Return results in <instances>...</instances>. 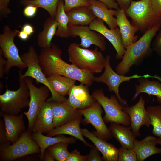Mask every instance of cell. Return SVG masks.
<instances>
[{
    "mask_svg": "<svg viewBox=\"0 0 161 161\" xmlns=\"http://www.w3.org/2000/svg\"><path fill=\"white\" fill-rule=\"evenodd\" d=\"M62 54L61 49L52 42L50 47L41 48L39 55V63L45 76L47 77L53 74L60 75L88 87L91 86L94 81L93 73L67 63L62 59Z\"/></svg>",
    "mask_w": 161,
    "mask_h": 161,
    "instance_id": "obj_1",
    "label": "cell"
},
{
    "mask_svg": "<svg viewBox=\"0 0 161 161\" xmlns=\"http://www.w3.org/2000/svg\"><path fill=\"white\" fill-rule=\"evenodd\" d=\"M161 27V24H158L150 28L138 40L126 47L121 61L115 68L117 73L125 75L132 66L138 65L152 54L151 43Z\"/></svg>",
    "mask_w": 161,
    "mask_h": 161,
    "instance_id": "obj_2",
    "label": "cell"
},
{
    "mask_svg": "<svg viewBox=\"0 0 161 161\" xmlns=\"http://www.w3.org/2000/svg\"><path fill=\"white\" fill-rule=\"evenodd\" d=\"M68 52L69 61L79 69L93 73L101 72L104 68L106 58L97 47L89 49L73 42L69 45Z\"/></svg>",
    "mask_w": 161,
    "mask_h": 161,
    "instance_id": "obj_3",
    "label": "cell"
},
{
    "mask_svg": "<svg viewBox=\"0 0 161 161\" xmlns=\"http://www.w3.org/2000/svg\"><path fill=\"white\" fill-rule=\"evenodd\" d=\"M20 86L16 90L7 89L0 95V115H18L21 110L29 107L30 93L24 78H22V69L19 70Z\"/></svg>",
    "mask_w": 161,
    "mask_h": 161,
    "instance_id": "obj_4",
    "label": "cell"
},
{
    "mask_svg": "<svg viewBox=\"0 0 161 161\" xmlns=\"http://www.w3.org/2000/svg\"><path fill=\"white\" fill-rule=\"evenodd\" d=\"M125 12L131 19L132 24L143 34L150 28L161 24V14L153 13L151 0H132Z\"/></svg>",
    "mask_w": 161,
    "mask_h": 161,
    "instance_id": "obj_5",
    "label": "cell"
},
{
    "mask_svg": "<svg viewBox=\"0 0 161 161\" xmlns=\"http://www.w3.org/2000/svg\"><path fill=\"white\" fill-rule=\"evenodd\" d=\"M92 95L104 110L105 115L103 118L105 123L114 122L128 126L130 125V117L123 111L124 106L120 103L115 95H111L109 98L100 89L95 90Z\"/></svg>",
    "mask_w": 161,
    "mask_h": 161,
    "instance_id": "obj_6",
    "label": "cell"
},
{
    "mask_svg": "<svg viewBox=\"0 0 161 161\" xmlns=\"http://www.w3.org/2000/svg\"><path fill=\"white\" fill-rule=\"evenodd\" d=\"M22 61L26 65L27 69L22 75V78L30 77L35 79L37 83H41L47 86L49 89L52 97L47 101L51 102H66L67 99L56 93L52 89L39 63V55L32 46L29 47L28 50L20 56Z\"/></svg>",
    "mask_w": 161,
    "mask_h": 161,
    "instance_id": "obj_7",
    "label": "cell"
},
{
    "mask_svg": "<svg viewBox=\"0 0 161 161\" xmlns=\"http://www.w3.org/2000/svg\"><path fill=\"white\" fill-rule=\"evenodd\" d=\"M105 58L106 62L104 72L99 77H94L93 81L103 83L106 85L108 87L109 91L113 92L115 93L120 103L123 106H125L127 104V100L122 98L119 94V86L123 82H129L131 79H138L140 78H155L161 82V77L157 75H151L147 74L141 75L136 74L132 76H127L120 75L114 71L111 67L110 63V56L107 55Z\"/></svg>",
    "mask_w": 161,
    "mask_h": 161,
    "instance_id": "obj_8",
    "label": "cell"
},
{
    "mask_svg": "<svg viewBox=\"0 0 161 161\" xmlns=\"http://www.w3.org/2000/svg\"><path fill=\"white\" fill-rule=\"evenodd\" d=\"M3 33L0 35V49L3 55L7 60L4 74H8L11 68L16 66L20 69L27 68L22 61L18 50L14 42V39L18 33V30H13L8 25L3 27Z\"/></svg>",
    "mask_w": 161,
    "mask_h": 161,
    "instance_id": "obj_9",
    "label": "cell"
},
{
    "mask_svg": "<svg viewBox=\"0 0 161 161\" xmlns=\"http://www.w3.org/2000/svg\"><path fill=\"white\" fill-rule=\"evenodd\" d=\"M32 131L28 129L25 130L15 142L0 150L1 160L11 161L24 156L40 153L39 145L32 138Z\"/></svg>",
    "mask_w": 161,
    "mask_h": 161,
    "instance_id": "obj_10",
    "label": "cell"
},
{
    "mask_svg": "<svg viewBox=\"0 0 161 161\" xmlns=\"http://www.w3.org/2000/svg\"><path fill=\"white\" fill-rule=\"evenodd\" d=\"M30 93V102L29 109L24 112L28 120V129L32 131L36 116L43 106L48 97L50 91L44 85L40 87L36 86L33 83V79L30 77L24 78Z\"/></svg>",
    "mask_w": 161,
    "mask_h": 161,
    "instance_id": "obj_11",
    "label": "cell"
},
{
    "mask_svg": "<svg viewBox=\"0 0 161 161\" xmlns=\"http://www.w3.org/2000/svg\"><path fill=\"white\" fill-rule=\"evenodd\" d=\"M78 110L83 116L84 122L91 124L95 129L96 131L93 132L97 137L106 141L112 138V136L110 130L102 117V106L97 101L88 108Z\"/></svg>",
    "mask_w": 161,
    "mask_h": 161,
    "instance_id": "obj_12",
    "label": "cell"
},
{
    "mask_svg": "<svg viewBox=\"0 0 161 161\" xmlns=\"http://www.w3.org/2000/svg\"><path fill=\"white\" fill-rule=\"evenodd\" d=\"M70 37H79L81 39L80 46L87 49L92 45L99 47L104 51L106 49L105 38L101 34L90 29L88 26L73 25L68 24Z\"/></svg>",
    "mask_w": 161,
    "mask_h": 161,
    "instance_id": "obj_13",
    "label": "cell"
},
{
    "mask_svg": "<svg viewBox=\"0 0 161 161\" xmlns=\"http://www.w3.org/2000/svg\"><path fill=\"white\" fill-rule=\"evenodd\" d=\"M145 102L141 95L135 104L130 106H124L123 109L130 117V126L136 137L140 135V129L142 126H145L148 127L151 125L150 119L145 107Z\"/></svg>",
    "mask_w": 161,
    "mask_h": 161,
    "instance_id": "obj_14",
    "label": "cell"
},
{
    "mask_svg": "<svg viewBox=\"0 0 161 161\" xmlns=\"http://www.w3.org/2000/svg\"><path fill=\"white\" fill-rule=\"evenodd\" d=\"M91 30L100 33L106 38L115 49L117 59H121L124 55L126 49L122 41L120 29L118 27L114 29H108L105 25L104 22L96 18L89 25Z\"/></svg>",
    "mask_w": 161,
    "mask_h": 161,
    "instance_id": "obj_15",
    "label": "cell"
},
{
    "mask_svg": "<svg viewBox=\"0 0 161 161\" xmlns=\"http://www.w3.org/2000/svg\"><path fill=\"white\" fill-rule=\"evenodd\" d=\"M88 87L82 83L73 85L69 91L66 103L77 109H86L92 106L96 100L90 94Z\"/></svg>",
    "mask_w": 161,
    "mask_h": 161,
    "instance_id": "obj_16",
    "label": "cell"
},
{
    "mask_svg": "<svg viewBox=\"0 0 161 161\" xmlns=\"http://www.w3.org/2000/svg\"><path fill=\"white\" fill-rule=\"evenodd\" d=\"M53 116L54 128L60 126L82 116L78 109L68 105L66 102H50Z\"/></svg>",
    "mask_w": 161,
    "mask_h": 161,
    "instance_id": "obj_17",
    "label": "cell"
},
{
    "mask_svg": "<svg viewBox=\"0 0 161 161\" xmlns=\"http://www.w3.org/2000/svg\"><path fill=\"white\" fill-rule=\"evenodd\" d=\"M83 136L90 140L102 154L105 161H118L119 149L111 143L97 137L92 132L86 128L81 129Z\"/></svg>",
    "mask_w": 161,
    "mask_h": 161,
    "instance_id": "obj_18",
    "label": "cell"
},
{
    "mask_svg": "<svg viewBox=\"0 0 161 161\" xmlns=\"http://www.w3.org/2000/svg\"><path fill=\"white\" fill-rule=\"evenodd\" d=\"M116 16V23L121 34L123 44L126 47L137 40L135 34L138 30L128 20L125 11L119 8Z\"/></svg>",
    "mask_w": 161,
    "mask_h": 161,
    "instance_id": "obj_19",
    "label": "cell"
},
{
    "mask_svg": "<svg viewBox=\"0 0 161 161\" xmlns=\"http://www.w3.org/2000/svg\"><path fill=\"white\" fill-rule=\"evenodd\" d=\"M0 115L4 119L7 138L11 143H13L25 131L24 114H2Z\"/></svg>",
    "mask_w": 161,
    "mask_h": 161,
    "instance_id": "obj_20",
    "label": "cell"
},
{
    "mask_svg": "<svg viewBox=\"0 0 161 161\" xmlns=\"http://www.w3.org/2000/svg\"><path fill=\"white\" fill-rule=\"evenodd\" d=\"M53 120L50 102L47 100L36 116L32 131L48 133L54 128Z\"/></svg>",
    "mask_w": 161,
    "mask_h": 161,
    "instance_id": "obj_21",
    "label": "cell"
},
{
    "mask_svg": "<svg viewBox=\"0 0 161 161\" xmlns=\"http://www.w3.org/2000/svg\"><path fill=\"white\" fill-rule=\"evenodd\" d=\"M109 129L112 137L120 143L121 147L128 149H134L136 136L130 126L112 122Z\"/></svg>",
    "mask_w": 161,
    "mask_h": 161,
    "instance_id": "obj_22",
    "label": "cell"
},
{
    "mask_svg": "<svg viewBox=\"0 0 161 161\" xmlns=\"http://www.w3.org/2000/svg\"><path fill=\"white\" fill-rule=\"evenodd\" d=\"M157 137L150 135L143 140H135L134 142V150L137 161H143L147 158L155 154L161 153V148L156 146Z\"/></svg>",
    "mask_w": 161,
    "mask_h": 161,
    "instance_id": "obj_23",
    "label": "cell"
},
{
    "mask_svg": "<svg viewBox=\"0 0 161 161\" xmlns=\"http://www.w3.org/2000/svg\"><path fill=\"white\" fill-rule=\"evenodd\" d=\"M89 7L97 18L103 20L109 28L114 29L118 27L116 16L117 10L109 9L105 4L98 0H88Z\"/></svg>",
    "mask_w": 161,
    "mask_h": 161,
    "instance_id": "obj_24",
    "label": "cell"
},
{
    "mask_svg": "<svg viewBox=\"0 0 161 161\" xmlns=\"http://www.w3.org/2000/svg\"><path fill=\"white\" fill-rule=\"evenodd\" d=\"M81 118L82 116L79 117L60 126L55 128L47 135L53 137L62 134L69 135L79 139L86 146L90 147L92 145L86 141L82 134L80 127Z\"/></svg>",
    "mask_w": 161,
    "mask_h": 161,
    "instance_id": "obj_25",
    "label": "cell"
},
{
    "mask_svg": "<svg viewBox=\"0 0 161 161\" xmlns=\"http://www.w3.org/2000/svg\"><path fill=\"white\" fill-rule=\"evenodd\" d=\"M66 13L70 25L88 26L97 18L89 6L75 7Z\"/></svg>",
    "mask_w": 161,
    "mask_h": 161,
    "instance_id": "obj_26",
    "label": "cell"
},
{
    "mask_svg": "<svg viewBox=\"0 0 161 161\" xmlns=\"http://www.w3.org/2000/svg\"><path fill=\"white\" fill-rule=\"evenodd\" d=\"M137 80L139 84L135 85V92L131 100H135L140 94L145 93L156 96L157 101L161 104V83L150 80L148 78H140Z\"/></svg>",
    "mask_w": 161,
    "mask_h": 161,
    "instance_id": "obj_27",
    "label": "cell"
},
{
    "mask_svg": "<svg viewBox=\"0 0 161 161\" xmlns=\"http://www.w3.org/2000/svg\"><path fill=\"white\" fill-rule=\"evenodd\" d=\"M60 135L53 137L44 135L40 133L33 132L32 134V139L37 143L40 148V160H44V152L49 146L61 142H66L69 144L74 143L77 139L73 137H67Z\"/></svg>",
    "mask_w": 161,
    "mask_h": 161,
    "instance_id": "obj_28",
    "label": "cell"
},
{
    "mask_svg": "<svg viewBox=\"0 0 161 161\" xmlns=\"http://www.w3.org/2000/svg\"><path fill=\"white\" fill-rule=\"evenodd\" d=\"M57 28L55 18L50 16L46 19L43 24V30L37 36V42L39 47L42 48L51 46Z\"/></svg>",
    "mask_w": 161,
    "mask_h": 161,
    "instance_id": "obj_29",
    "label": "cell"
},
{
    "mask_svg": "<svg viewBox=\"0 0 161 161\" xmlns=\"http://www.w3.org/2000/svg\"><path fill=\"white\" fill-rule=\"evenodd\" d=\"M52 89L57 94L65 97L68 95L70 89L75 84L76 80L69 77L53 74L47 77Z\"/></svg>",
    "mask_w": 161,
    "mask_h": 161,
    "instance_id": "obj_30",
    "label": "cell"
},
{
    "mask_svg": "<svg viewBox=\"0 0 161 161\" xmlns=\"http://www.w3.org/2000/svg\"><path fill=\"white\" fill-rule=\"evenodd\" d=\"M63 0H59L55 19L57 28L55 36L61 38L70 37L68 29L69 19L64 7Z\"/></svg>",
    "mask_w": 161,
    "mask_h": 161,
    "instance_id": "obj_31",
    "label": "cell"
},
{
    "mask_svg": "<svg viewBox=\"0 0 161 161\" xmlns=\"http://www.w3.org/2000/svg\"><path fill=\"white\" fill-rule=\"evenodd\" d=\"M146 109L153 126V134L161 137V106H148Z\"/></svg>",
    "mask_w": 161,
    "mask_h": 161,
    "instance_id": "obj_32",
    "label": "cell"
},
{
    "mask_svg": "<svg viewBox=\"0 0 161 161\" xmlns=\"http://www.w3.org/2000/svg\"><path fill=\"white\" fill-rule=\"evenodd\" d=\"M59 0H22L20 2L24 6L30 5L46 10L50 16L55 18Z\"/></svg>",
    "mask_w": 161,
    "mask_h": 161,
    "instance_id": "obj_33",
    "label": "cell"
},
{
    "mask_svg": "<svg viewBox=\"0 0 161 161\" xmlns=\"http://www.w3.org/2000/svg\"><path fill=\"white\" fill-rule=\"evenodd\" d=\"M69 144L66 142H59L49 146L47 150L55 160L66 161L70 153L68 150Z\"/></svg>",
    "mask_w": 161,
    "mask_h": 161,
    "instance_id": "obj_34",
    "label": "cell"
},
{
    "mask_svg": "<svg viewBox=\"0 0 161 161\" xmlns=\"http://www.w3.org/2000/svg\"><path fill=\"white\" fill-rule=\"evenodd\" d=\"M118 149V161H137L136 154L134 149H128L122 147Z\"/></svg>",
    "mask_w": 161,
    "mask_h": 161,
    "instance_id": "obj_35",
    "label": "cell"
},
{
    "mask_svg": "<svg viewBox=\"0 0 161 161\" xmlns=\"http://www.w3.org/2000/svg\"><path fill=\"white\" fill-rule=\"evenodd\" d=\"M65 11L67 12L71 9L81 6H89L88 0H63Z\"/></svg>",
    "mask_w": 161,
    "mask_h": 161,
    "instance_id": "obj_36",
    "label": "cell"
},
{
    "mask_svg": "<svg viewBox=\"0 0 161 161\" xmlns=\"http://www.w3.org/2000/svg\"><path fill=\"white\" fill-rule=\"evenodd\" d=\"M11 143L7 137L6 130L4 121L0 120V150L10 145Z\"/></svg>",
    "mask_w": 161,
    "mask_h": 161,
    "instance_id": "obj_37",
    "label": "cell"
},
{
    "mask_svg": "<svg viewBox=\"0 0 161 161\" xmlns=\"http://www.w3.org/2000/svg\"><path fill=\"white\" fill-rule=\"evenodd\" d=\"M154 37L151 43V47L153 51L161 56V29H160Z\"/></svg>",
    "mask_w": 161,
    "mask_h": 161,
    "instance_id": "obj_38",
    "label": "cell"
},
{
    "mask_svg": "<svg viewBox=\"0 0 161 161\" xmlns=\"http://www.w3.org/2000/svg\"><path fill=\"white\" fill-rule=\"evenodd\" d=\"M90 148L89 152L88 155L87 161H102V158L100 156L98 150L95 146L92 145Z\"/></svg>",
    "mask_w": 161,
    "mask_h": 161,
    "instance_id": "obj_39",
    "label": "cell"
},
{
    "mask_svg": "<svg viewBox=\"0 0 161 161\" xmlns=\"http://www.w3.org/2000/svg\"><path fill=\"white\" fill-rule=\"evenodd\" d=\"M88 155H83L79 151L75 149L70 152L66 161H86Z\"/></svg>",
    "mask_w": 161,
    "mask_h": 161,
    "instance_id": "obj_40",
    "label": "cell"
},
{
    "mask_svg": "<svg viewBox=\"0 0 161 161\" xmlns=\"http://www.w3.org/2000/svg\"><path fill=\"white\" fill-rule=\"evenodd\" d=\"M9 0H0V18L10 13L11 11L8 7Z\"/></svg>",
    "mask_w": 161,
    "mask_h": 161,
    "instance_id": "obj_41",
    "label": "cell"
},
{
    "mask_svg": "<svg viewBox=\"0 0 161 161\" xmlns=\"http://www.w3.org/2000/svg\"><path fill=\"white\" fill-rule=\"evenodd\" d=\"M38 7L32 5H27L25 6L23 11L24 16L28 18L33 17L36 14Z\"/></svg>",
    "mask_w": 161,
    "mask_h": 161,
    "instance_id": "obj_42",
    "label": "cell"
},
{
    "mask_svg": "<svg viewBox=\"0 0 161 161\" xmlns=\"http://www.w3.org/2000/svg\"><path fill=\"white\" fill-rule=\"evenodd\" d=\"M153 12L157 14H161V0H151Z\"/></svg>",
    "mask_w": 161,
    "mask_h": 161,
    "instance_id": "obj_43",
    "label": "cell"
},
{
    "mask_svg": "<svg viewBox=\"0 0 161 161\" xmlns=\"http://www.w3.org/2000/svg\"><path fill=\"white\" fill-rule=\"evenodd\" d=\"M3 55L2 51L0 49V78H2L4 73V71L7 63V59H5Z\"/></svg>",
    "mask_w": 161,
    "mask_h": 161,
    "instance_id": "obj_44",
    "label": "cell"
},
{
    "mask_svg": "<svg viewBox=\"0 0 161 161\" xmlns=\"http://www.w3.org/2000/svg\"><path fill=\"white\" fill-rule=\"evenodd\" d=\"M98 0L106 5L109 9L117 10L120 8L119 5L115 0Z\"/></svg>",
    "mask_w": 161,
    "mask_h": 161,
    "instance_id": "obj_45",
    "label": "cell"
},
{
    "mask_svg": "<svg viewBox=\"0 0 161 161\" xmlns=\"http://www.w3.org/2000/svg\"><path fill=\"white\" fill-rule=\"evenodd\" d=\"M120 9L125 11L130 6L132 0H115Z\"/></svg>",
    "mask_w": 161,
    "mask_h": 161,
    "instance_id": "obj_46",
    "label": "cell"
},
{
    "mask_svg": "<svg viewBox=\"0 0 161 161\" xmlns=\"http://www.w3.org/2000/svg\"><path fill=\"white\" fill-rule=\"evenodd\" d=\"M21 30L26 33L29 36L32 34L34 32L32 26L28 23L26 24L23 26L21 28Z\"/></svg>",
    "mask_w": 161,
    "mask_h": 161,
    "instance_id": "obj_47",
    "label": "cell"
},
{
    "mask_svg": "<svg viewBox=\"0 0 161 161\" xmlns=\"http://www.w3.org/2000/svg\"><path fill=\"white\" fill-rule=\"evenodd\" d=\"M17 35L20 39L24 41L28 40L30 36L22 30L21 31H19Z\"/></svg>",
    "mask_w": 161,
    "mask_h": 161,
    "instance_id": "obj_48",
    "label": "cell"
},
{
    "mask_svg": "<svg viewBox=\"0 0 161 161\" xmlns=\"http://www.w3.org/2000/svg\"><path fill=\"white\" fill-rule=\"evenodd\" d=\"M44 160L45 161H54L55 159L47 150H45L44 154Z\"/></svg>",
    "mask_w": 161,
    "mask_h": 161,
    "instance_id": "obj_49",
    "label": "cell"
},
{
    "mask_svg": "<svg viewBox=\"0 0 161 161\" xmlns=\"http://www.w3.org/2000/svg\"><path fill=\"white\" fill-rule=\"evenodd\" d=\"M157 144L161 145V137H157Z\"/></svg>",
    "mask_w": 161,
    "mask_h": 161,
    "instance_id": "obj_50",
    "label": "cell"
},
{
    "mask_svg": "<svg viewBox=\"0 0 161 161\" xmlns=\"http://www.w3.org/2000/svg\"><path fill=\"white\" fill-rule=\"evenodd\" d=\"M0 86H1V87H0V92L1 91V92H2V88H3V85L2 83L1 82H0Z\"/></svg>",
    "mask_w": 161,
    "mask_h": 161,
    "instance_id": "obj_51",
    "label": "cell"
},
{
    "mask_svg": "<svg viewBox=\"0 0 161 161\" xmlns=\"http://www.w3.org/2000/svg\"></svg>",
    "mask_w": 161,
    "mask_h": 161,
    "instance_id": "obj_52",
    "label": "cell"
}]
</instances>
